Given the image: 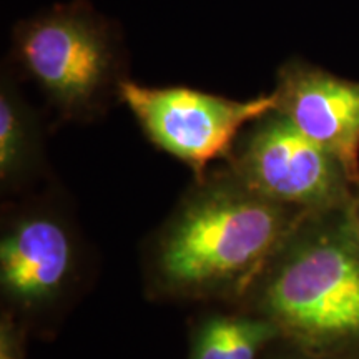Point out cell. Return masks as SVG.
<instances>
[{"mask_svg": "<svg viewBox=\"0 0 359 359\" xmlns=\"http://www.w3.org/2000/svg\"><path fill=\"white\" fill-rule=\"evenodd\" d=\"M196 182L155 238V288L188 299L250 294L296 230L294 210L251 190L231 168Z\"/></svg>", "mask_w": 359, "mask_h": 359, "instance_id": "obj_1", "label": "cell"}, {"mask_svg": "<svg viewBox=\"0 0 359 359\" xmlns=\"http://www.w3.org/2000/svg\"><path fill=\"white\" fill-rule=\"evenodd\" d=\"M255 313L281 336L327 346L359 336V240L356 230L296 236L275 255L250 291Z\"/></svg>", "mask_w": 359, "mask_h": 359, "instance_id": "obj_2", "label": "cell"}, {"mask_svg": "<svg viewBox=\"0 0 359 359\" xmlns=\"http://www.w3.org/2000/svg\"><path fill=\"white\" fill-rule=\"evenodd\" d=\"M12 58L39 85L62 120H88L118 97L125 52L118 29L87 0L57 4L22 20Z\"/></svg>", "mask_w": 359, "mask_h": 359, "instance_id": "obj_3", "label": "cell"}, {"mask_svg": "<svg viewBox=\"0 0 359 359\" xmlns=\"http://www.w3.org/2000/svg\"><path fill=\"white\" fill-rule=\"evenodd\" d=\"M118 100L150 143L191 168L196 180L205 177L210 163L230 158L251 122L276 109L273 93L233 100L188 87H147L128 79L120 82Z\"/></svg>", "mask_w": 359, "mask_h": 359, "instance_id": "obj_4", "label": "cell"}, {"mask_svg": "<svg viewBox=\"0 0 359 359\" xmlns=\"http://www.w3.org/2000/svg\"><path fill=\"white\" fill-rule=\"evenodd\" d=\"M228 160L251 190L293 210L331 208L343 200L349 180L330 151L278 110L251 122Z\"/></svg>", "mask_w": 359, "mask_h": 359, "instance_id": "obj_5", "label": "cell"}, {"mask_svg": "<svg viewBox=\"0 0 359 359\" xmlns=\"http://www.w3.org/2000/svg\"><path fill=\"white\" fill-rule=\"evenodd\" d=\"M79 245L64 219L48 212L13 218L0 241V286L11 306L43 311L60 302L79 271Z\"/></svg>", "mask_w": 359, "mask_h": 359, "instance_id": "obj_6", "label": "cell"}, {"mask_svg": "<svg viewBox=\"0 0 359 359\" xmlns=\"http://www.w3.org/2000/svg\"><path fill=\"white\" fill-rule=\"evenodd\" d=\"M276 109L306 137L330 151L359 182V82L336 77L303 60L278 70Z\"/></svg>", "mask_w": 359, "mask_h": 359, "instance_id": "obj_7", "label": "cell"}, {"mask_svg": "<svg viewBox=\"0 0 359 359\" xmlns=\"http://www.w3.org/2000/svg\"><path fill=\"white\" fill-rule=\"evenodd\" d=\"M281 331L262 314H213L191 336L190 359H257Z\"/></svg>", "mask_w": 359, "mask_h": 359, "instance_id": "obj_8", "label": "cell"}, {"mask_svg": "<svg viewBox=\"0 0 359 359\" xmlns=\"http://www.w3.org/2000/svg\"><path fill=\"white\" fill-rule=\"evenodd\" d=\"M40 133L34 111L24 102L12 79L0 85V180L17 185L37 163Z\"/></svg>", "mask_w": 359, "mask_h": 359, "instance_id": "obj_9", "label": "cell"}, {"mask_svg": "<svg viewBox=\"0 0 359 359\" xmlns=\"http://www.w3.org/2000/svg\"><path fill=\"white\" fill-rule=\"evenodd\" d=\"M0 359H25L24 333L11 311L0 321Z\"/></svg>", "mask_w": 359, "mask_h": 359, "instance_id": "obj_10", "label": "cell"}, {"mask_svg": "<svg viewBox=\"0 0 359 359\" xmlns=\"http://www.w3.org/2000/svg\"><path fill=\"white\" fill-rule=\"evenodd\" d=\"M354 230H356V235H358V240H359V218L356 219V224H354Z\"/></svg>", "mask_w": 359, "mask_h": 359, "instance_id": "obj_11", "label": "cell"}]
</instances>
